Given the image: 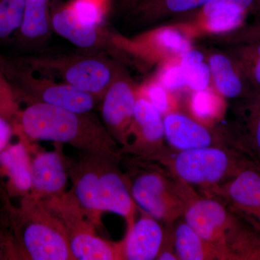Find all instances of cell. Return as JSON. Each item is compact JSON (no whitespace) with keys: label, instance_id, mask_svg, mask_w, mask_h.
Returning a JSON list of instances; mask_svg holds the SVG:
<instances>
[{"label":"cell","instance_id":"obj_32","mask_svg":"<svg viewBox=\"0 0 260 260\" xmlns=\"http://www.w3.org/2000/svg\"><path fill=\"white\" fill-rule=\"evenodd\" d=\"M138 93L148 99L161 113L162 116L175 111L173 101L168 93V90L160 84H150L138 90Z\"/></svg>","mask_w":260,"mask_h":260},{"label":"cell","instance_id":"obj_14","mask_svg":"<svg viewBox=\"0 0 260 260\" xmlns=\"http://www.w3.org/2000/svg\"><path fill=\"white\" fill-rule=\"evenodd\" d=\"M54 150L39 151L31 158L30 198L47 200L64 194L68 182L67 159L62 144L54 143Z\"/></svg>","mask_w":260,"mask_h":260},{"label":"cell","instance_id":"obj_4","mask_svg":"<svg viewBox=\"0 0 260 260\" xmlns=\"http://www.w3.org/2000/svg\"><path fill=\"white\" fill-rule=\"evenodd\" d=\"M126 174L136 206L166 225L182 218L186 203L194 192L191 186L150 162L136 160Z\"/></svg>","mask_w":260,"mask_h":260},{"label":"cell","instance_id":"obj_5","mask_svg":"<svg viewBox=\"0 0 260 260\" xmlns=\"http://www.w3.org/2000/svg\"><path fill=\"white\" fill-rule=\"evenodd\" d=\"M37 74L69 84L102 101L120 71L99 53L63 56H39L23 60Z\"/></svg>","mask_w":260,"mask_h":260},{"label":"cell","instance_id":"obj_22","mask_svg":"<svg viewBox=\"0 0 260 260\" xmlns=\"http://www.w3.org/2000/svg\"><path fill=\"white\" fill-rule=\"evenodd\" d=\"M173 237L179 260H223L220 253L205 242L184 219L173 224Z\"/></svg>","mask_w":260,"mask_h":260},{"label":"cell","instance_id":"obj_10","mask_svg":"<svg viewBox=\"0 0 260 260\" xmlns=\"http://www.w3.org/2000/svg\"><path fill=\"white\" fill-rule=\"evenodd\" d=\"M223 202L234 213L260 226V166L252 164L230 181L203 190Z\"/></svg>","mask_w":260,"mask_h":260},{"label":"cell","instance_id":"obj_13","mask_svg":"<svg viewBox=\"0 0 260 260\" xmlns=\"http://www.w3.org/2000/svg\"><path fill=\"white\" fill-rule=\"evenodd\" d=\"M164 126L166 143L173 151L232 145L227 132L218 133L198 119L176 111L164 116Z\"/></svg>","mask_w":260,"mask_h":260},{"label":"cell","instance_id":"obj_19","mask_svg":"<svg viewBox=\"0 0 260 260\" xmlns=\"http://www.w3.org/2000/svg\"><path fill=\"white\" fill-rule=\"evenodd\" d=\"M243 101L242 122L228 133L232 145L260 166V97Z\"/></svg>","mask_w":260,"mask_h":260},{"label":"cell","instance_id":"obj_25","mask_svg":"<svg viewBox=\"0 0 260 260\" xmlns=\"http://www.w3.org/2000/svg\"><path fill=\"white\" fill-rule=\"evenodd\" d=\"M25 4V0H0V39L20 30Z\"/></svg>","mask_w":260,"mask_h":260},{"label":"cell","instance_id":"obj_31","mask_svg":"<svg viewBox=\"0 0 260 260\" xmlns=\"http://www.w3.org/2000/svg\"><path fill=\"white\" fill-rule=\"evenodd\" d=\"M181 67L185 72L186 86L194 91L208 89L211 79L209 65L203 61L195 64L181 65Z\"/></svg>","mask_w":260,"mask_h":260},{"label":"cell","instance_id":"obj_38","mask_svg":"<svg viewBox=\"0 0 260 260\" xmlns=\"http://www.w3.org/2000/svg\"><path fill=\"white\" fill-rule=\"evenodd\" d=\"M256 227H257L258 229H260V226H256Z\"/></svg>","mask_w":260,"mask_h":260},{"label":"cell","instance_id":"obj_11","mask_svg":"<svg viewBox=\"0 0 260 260\" xmlns=\"http://www.w3.org/2000/svg\"><path fill=\"white\" fill-rule=\"evenodd\" d=\"M138 90L119 73L101 101L103 122L121 148L126 145L133 123Z\"/></svg>","mask_w":260,"mask_h":260},{"label":"cell","instance_id":"obj_33","mask_svg":"<svg viewBox=\"0 0 260 260\" xmlns=\"http://www.w3.org/2000/svg\"><path fill=\"white\" fill-rule=\"evenodd\" d=\"M160 80V85L168 91L180 90L186 85L185 72L180 64L168 68Z\"/></svg>","mask_w":260,"mask_h":260},{"label":"cell","instance_id":"obj_18","mask_svg":"<svg viewBox=\"0 0 260 260\" xmlns=\"http://www.w3.org/2000/svg\"><path fill=\"white\" fill-rule=\"evenodd\" d=\"M208 65L215 88L222 96L242 100L254 98L237 61L216 54L210 56Z\"/></svg>","mask_w":260,"mask_h":260},{"label":"cell","instance_id":"obj_1","mask_svg":"<svg viewBox=\"0 0 260 260\" xmlns=\"http://www.w3.org/2000/svg\"><path fill=\"white\" fill-rule=\"evenodd\" d=\"M18 123L20 134L26 140L69 145L83 153L121 159L118 143L93 112L31 103L18 113Z\"/></svg>","mask_w":260,"mask_h":260},{"label":"cell","instance_id":"obj_27","mask_svg":"<svg viewBox=\"0 0 260 260\" xmlns=\"http://www.w3.org/2000/svg\"><path fill=\"white\" fill-rule=\"evenodd\" d=\"M220 100L208 90L196 91L191 98L190 107L195 119L201 122H210L218 119L222 110Z\"/></svg>","mask_w":260,"mask_h":260},{"label":"cell","instance_id":"obj_30","mask_svg":"<svg viewBox=\"0 0 260 260\" xmlns=\"http://www.w3.org/2000/svg\"><path fill=\"white\" fill-rule=\"evenodd\" d=\"M244 13L216 12L205 16L207 25L213 32H226L240 28L244 23Z\"/></svg>","mask_w":260,"mask_h":260},{"label":"cell","instance_id":"obj_17","mask_svg":"<svg viewBox=\"0 0 260 260\" xmlns=\"http://www.w3.org/2000/svg\"><path fill=\"white\" fill-rule=\"evenodd\" d=\"M51 29L58 35L85 50H99L109 44V32L102 26L87 25L76 18L67 5L59 8L51 16Z\"/></svg>","mask_w":260,"mask_h":260},{"label":"cell","instance_id":"obj_28","mask_svg":"<svg viewBox=\"0 0 260 260\" xmlns=\"http://www.w3.org/2000/svg\"><path fill=\"white\" fill-rule=\"evenodd\" d=\"M211 0H143L140 8L143 11H164L184 13L203 8Z\"/></svg>","mask_w":260,"mask_h":260},{"label":"cell","instance_id":"obj_2","mask_svg":"<svg viewBox=\"0 0 260 260\" xmlns=\"http://www.w3.org/2000/svg\"><path fill=\"white\" fill-rule=\"evenodd\" d=\"M12 223L15 256L29 260H74L62 222L42 200L24 197Z\"/></svg>","mask_w":260,"mask_h":260},{"label":"cell","instance_id":"obj_21","mask_svg":"<svg viewBox=\"0 0 260 260\" xmlns=\"http://www.w3.org/2000/svg\"><path fill=\"white\" fill-rule=\"evenodd\" d=\"M235 215L226 237L230 260H260V229Z\"/></svg>","mask_w":260,"mask_h":260},{"label":"cell","instance_id":"obj_24","mask_svg":"<svg viewBox=\"0 0 260 260\" xmlns=\"http://www.w3.org/2000/svg\"><path fill=\"white\" fill-rule=\"evenodd\" d=\"M234 60L242 70L254 97H260V40L241 43Z\"/></svg>","mask_w":260,"mask_h":260},{"label":"cell","instance_id":"obj_23","mask_svg":"<svg viewBox=\"0 0 260 260\" xmlns=\"http://www.w3.org/2000/svg\"><path fill=\"white\" fill-rule=\"evenodd\" d=\"M51 29L48 0H25L20 34L27 41L44 39Z\"/></svg>","mask_w":260,"mask_h":260},{"label":"cell","instance_id":"obj_26","mask_svg":"<svg viewBox=\"0 0 260 260\" xmlns=\"http://www.w3.org/2000/svg\"><path fill=\"white\" fill-rule=\"evenodd\" d=\"M68 5L83 23L102 26L107 14L108 0H73Z\"/></svg>","mask_w":260,"mask_h":260},{"label":"cell","instance_id":"obj_36","mask_svg":"<svg viewBox=\"0 0 260 260\" xmlns=\"http://www.w3.org/2000/svg\"><path fill=\"white\" fill-rule=\"evenodd\" d=\"M237 42L245 43L260 40V23L248 27L238 34Z\"/></svg>","mask_w":260,"mask_h":260},{"label":"cell","instance_id":"obj_3","mask_svg":"<svg viewBox=\"0 0 260 260\" xmlns=\"http://www.w3.org/2000/svg\"><path fill=\"white\" fill-rule=\"evenodd\" d=\"M174 177L202 190L221 185L245 168L256 164L232 145L205 147L184 151H168L155 162Z\"/></svg>","mask_w":260,"mask_h":260},{"label":"cell","instance_id":"obj_37","mask_svg":"<svg viewBox=\"0 0 260 260\" xmlns=\"http://www.w3.org/2000/svg\"><path fill=\"white\" fill-rule=\"evenodd\" d=\"M14 257L13 243L10 238L5 235L0 228V259H6L7 257Z\"/></svg>","mask_w":260,"mask_h":260},{"label":"cell","instance_id":"obj_29","mask_svg":"<svg viewBox=\"0 0 260 260\" xmlns=\"http://www.w3.org/2000/svg\"><path fill=\"white\" fill-rule=\"evenodd\" d=\"M255 8L260 10V0H211L203 7V13L204 17L220 11L246 15Z\"/></svg>","mask_w":260,"mask_h":260},{"label":"cell","instance_id":"obj_12","mask_svg":"<svg viewBox=\"0 0 260 260\" xmlns=\"http://www.w3.org/2000/svg\"><path fill=\"white\" fill-rule=\"evenodd\" d=\"M119 161L99 157V207L102 213L110 212L123 217L129 228L135 223L137 206L130 192L127 177L119 169Z\"/></svg>","mask_w":260,"mask_h":260},{"label":"cell","instance_id":"obj_35","mask_svg":"<svg viewBox=\"0 0 260 260\" xmlns=\"http://www.w3.org/2000/svg\"><path fill=\"white\" fill-rule=\"evenodd\" d=\"M13 127L10 119L0 114V153L10 145Z\"/></svg>","mask_w":260,"mask_h":260},{"label":"cell","instance_id":"obj_6","mask_svg":"<svg viewBox=\"0 0 260 260\" xmlns=\"http://www.w3.org/2000/svg\"><path fill=\"white\" fill-rule=\"evenodd\" d=\"M66 229L74 260H124V241L110 242L99 237L71 191L44 200Z\"/></svg>","mask_w":260,"mask_h":260},{"label":"cell","instance_id":"obj_9","mask_svg":"<svg viewBox=\"0 0 260 260\" xmlns=\"http://www.w3.org/2000/svg\"><path fill=\"white\" fill-rule=\"evenodd\" d=\"M169 150L164 136V116L148 99L140 95L135 103L134 116L122 154L136 160L154 162Z\"/></svg>","mask_w":260,"mask_h":260},{"label":"cell","instance_id":"obj_8","mask_svg":"<svg viewBox=\"0 0 260 260\" xmlns=\"http://www.w3.org/2000/svg\"><path fill=\"white\" fill-rule=\"evenodd\" d=\"M235 213L213 197L194 192L186 203L182 218L220 253L223 260H230L226 246L228 232L235 220Z\"/></svg>","mask_w":260,"mask_h":260},{"label":"cell","instance_id":"obj_20","mask_svg":"<svg viewBox=\"0 0 260 260\" xmlns=\"http://www.w3.org/2000/svg\"><path fill=\"white\" fill-rule=\"evenodd\" d=\"M0 169L17 194L28 196L31 190V158L23 139L0 153Z\"/></svg>","mask_w":260,"mask_h":260},{"label":"cell","instance_id":"obj_34","mask_svg":"<svg viewBox=\"0 0 260 260\" xmlns=\"http://www.w3.org/2000/svg\"><path fill=\"white\" fill-rule=\"evenodd\" d=\"M14 92L6 77L0 70V114L10 116L16 114Z\"/></svg>","mask_w":260,"mask_h":260},{"label":"cell","instance_id":"obj_7","mask_svg":"<svg viewBox=\"0 0 260 260\" xmlns=\"http://www.w3.org/2000/svg\"><path fill=\"white\" fill-rule=\"evenodd\" d=\"M0 70L10 85L14 84L31 103H42L68 109L73 112H93L101 101L59 80L37 74L25 68H18L0 57Z\"/></svg>","mask_w":260,"mask_h":260},{"label":"cell","instance_id":"obj_16","mask_svg":"<svg viewBox=\"0 0 260 260\" xmlns=\"http://www.w3.org/2000/svg\"><path fill=\"white\" fill-rule=\"evenodd\" d=\"M165 234L160 221L142 212L139 220L127 228L123 239L124 260L156 259Z\"/></svg>","mask_w":260,"mask_h":260},{"label":"cell","instance_id":"obj_15","mask_svg":"<svg viewBox=\"0 0 260 260\" xmlns=\"http://www.w3.org/2000/svg\"><path fill=\"white\" fill-rule=\"evenodd\" d=\"M85 153L78 161L67 160L68 175L73 181L70 191L88 220L97 226L102 215L98 198L101 155Z\"/></svg>","mask_w":260,"mask_h":260}]
</instances>
